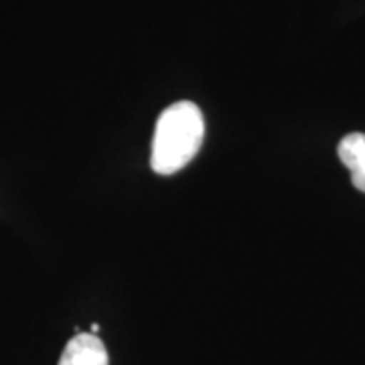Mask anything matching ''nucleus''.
Instances as JSON below:
<instances>
[{"label": "nucleus", "mask_w": 365, "mask_h": 365, "mask_svg": "<svg viewBox=\"0 0 365 365\" xmlns=\"http://www.w3.org/2000/svg\"><path fill=\"white\" fill-rule=\"evenodd\" d=\"M205 138V120L193 102L169 106L157 122L150 167L158 175H175L199 153Z\"/></svg>", "instance_id": "obj_1"}, {"label": "nucleus", "mask_w": 365, "mask_h": 365, "mask_svg": "<svg viewBox=\"0 0 365 365\" xmlns=\"http://www.w3.org/2000/svg\"><path fill=\"white\" fill-rule=\"evenodd\" d=\"M106 345L98 335L78 333L67 341L66 349L61 353L59 365H108Z\"/></svg>", "instance_id": "obj_2"}, {"label": "nucleus", "mask_w": 365, "mask_h": 365, "mask_svg": "<svg viewBox=\"0 0 365 365\" xmlns=\"http://www.w3.org/2000/svg\"><path fill=\"white\" fill-rule=\"evenodd\" d=\"M341 163L351 173V182L355 189L365 193V134L351 132L341 138L337 146Z\"/></svg>", "instance_id": "obj_3"}, {"label": "nucleus", "mask_w": 365, "mask_h": 365, "mask_svg": "<svg viewBox=\"0 0 365 365\" xmlns=\"http://www.w3.org/2000/svg\"><path fill=\"white\" fill-rule=\"evenodd\" d=\"M98 331H100V325H91V335H98Z\"/></svg>", "instance_id": "obj_4"}]
</instances>
